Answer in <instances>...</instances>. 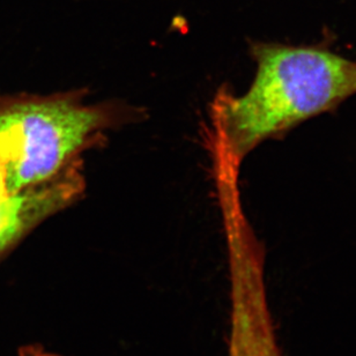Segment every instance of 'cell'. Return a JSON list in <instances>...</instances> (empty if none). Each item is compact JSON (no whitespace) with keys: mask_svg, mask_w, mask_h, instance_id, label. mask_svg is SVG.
<instances>
[{"mask_svg":"<svg viewBox=\"0 0 356 356\" xmlns=\"http://www.w3.org/2000/svg\"><path fill=\"white\" fill-rule=\"evenodd\" d=\"M251 54L257 72L250 88L220 108L227 146L236 159L356 94V62L329 49L254 42Z\"/></svg>","mask_w":356,"mask_h":356,"instance_id":"6da1fadb","label":"cell"},{"mask_svg":"<svg viewBox=\"0 0 356 356\" xmlns=\"http://www.w3.org/2000/svg\"><path fill=\"white\" fill-rule=\"evenodd\" d=\"M109 122L104 110L74 96H0V162L8 193L57 177Z\"/></svg>","mask_w":356,"mask_h":356,"instance_id":"7a4b0ae2","label":"cell"},{"mask_svg":"<svg viewBox=\"0 0 356 356\" xmlns=\"http://www.w3.org/2000/svg\"><path fill=\"white\" fill-rule=\"evenodd\" d=\"M228 355L282 356L267 300L261 251L242 227L229 232Z\"/></svg>","mask_w":356,"mask_h":356,"instance_id":"3957f363","label":"cell"},{"mask_svg":"<svg viewBox=\"0 0 356 356\" xmlns=\"http://www.w3.org/2000/svg\"><path fill=\"white\" fill-rule=\"evenodd\" d=\"M81 188V176L72 167L51 181L0 200V259L42 221L72 202Z\"/></svg>","mask_w":356,"mask_h":356,"instance_id":"277c9868","label":"cell"},{"mask_svg":"<svg viewBox=\"0 0 356 356\" xmlns=\"http://www.w3.org/2000/svg\"><path fill=\"white\" fill-rule=\"evenodd\" d=\"M20 356H62L40 345H27L20 350Z\"/></svg>","mask_w":356,"mask_h":356,"instance_id":"5b68a950","label":"cell"},{"mask_svg":"<svg viewBox=\"0 0 356 356\" xmlns=\"http://www.w3.org/2000/svg\"><path fill=\"white\" fill-rule=\"evenodd\" d=\"M10 195L7 191L6 176H5V170H3V165L0 162V200L6 198Z\"/></svg>","mask_w":356,"mask_h":356,"instance_id":"8992f818","label":"cell"}]
</instances>
